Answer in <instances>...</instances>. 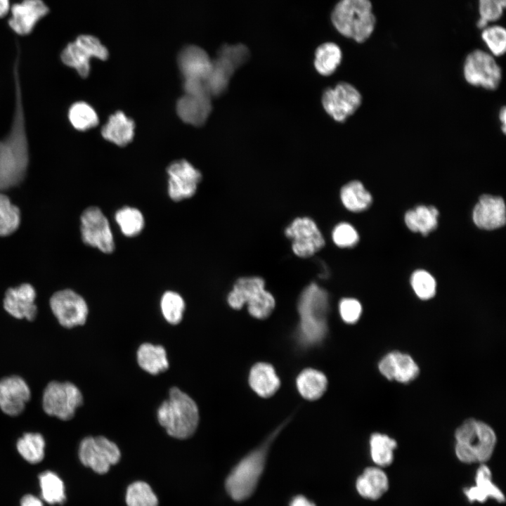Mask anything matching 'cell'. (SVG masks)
Segmentation results:
<instances>
[{"label":"cell","instance_id":"8fae6325","mask_svg":"<svg viewBox=\"0 0 506 506\" xmlns=\"http://www.w3.org/2000/svg\"><path fill=\"white\" fill-rule=\"evenodd\" d=\"M109 56L107 48L96 37L81 34L68 43L60 54L61 61L73 68L82 78H86L91 70L90 60L96 58L105 60Z\"/></svg>","mask_w":506,"mask_h":506},{"label":"cell","instance_id":"277c9868","mask_svg":"<svg viewBox=\"0 0 506 506\" xmlns=\"http://www.w3.org/2000/svg\"><path fill=\"white\" fill-rule=\"evenodd\" d=\"M455 453L466 464L484 463L492 456L497 436L487 423L474 419L465 420L455 432Z\"/></svg>","mask_w":506,"mask_h":506},{"label":"cell","instance_id":"9c48e42d","mask_svg":"<svg viewBox=\"0 0 506 506\" xmlns=\"http://www.w3.org/2000/svg\"><path fill=\"white\" fill-rule=\"evenodd\" d=\"M83 404L79 389L70 382L51 381L42 394V408L45 413L60 420H70L76 410Z\"/></svg>","mask_w":506,"mask_h":506},{"label":"cell","instance_id":"30bf717a","mask_svg":"<svg viewBox=\"0 0 506 506\" xmlns=\"http://www.w3.org/2000/svg\"><path fill=\"white\" fill-rule=\"evenodd\" d=\"M462 74L469 84L494 91L498 88L502 78V72L493 56L489 52L475 49L467 54Z\"/></svg>","mask_w":506,"mask_h":506},{"label":"cell","instance_id":"ab89813d","mask_svg":"<svg viewBox=\"0 0 506 506\" xmlns=\"http://www.w3.org/2000/svg\"><path fill=\"white\" fill-rule=\"evenodd\" d=\"M160 309L163 317L169 323L177 325L182 320L186 304L179 293L169 290L161 297Z\"/></svg>","mask_w":506,"mask_h":506},{"label":"cell","instance_id":"7dc6e473","mask_svg":"<svg viewBox=\"0 0 506 506\" xmlns=\"http://www.w3.org/2000/svg\"><path fill=\"white\" fill-rule=\"evenodd\" d=\"M20 506H43V504L37 497L31 494H27L22 498Z\"/></svg>","mask_w":506,"mask_h":506},{"label":"cell","instance_id":"f546056e","mask_svg":"<svg viewBox=\"0 0 506 506\" xmlns=\"http://www.w3.org/2000/svg\"><path fill=\"white\" fill-rule=\"evenodd\" d=\"M438 216L436 207L420 205L406 213L405 222L410 231L427 235L436 228Z\"/></svg>","mask_w":506,"mask_h":506},{"label":"cell","instance_id":"f907efd6","mask_svg":"<svg viewBox=\"0 0 506 506\" xmlns=\"http://www.w3.org/2000/svg\"><path fill=\"white\" fill-rule=\"evenodd\" d=\"M11 7L10 0H0V18L8 14Z\"/></svg>","mask_w":506,"mask_h":506},{"label":"cell","instance_id":"e0dca14e","mask_svg":"<svg viewBox=\"0 0 506 506\" xmlns=\"http://www.w3.org/2000/svg\"><path fill=\"white\" fill-rule=\"evenodd\" d=\"M168 193L175 202L193 197L202 180V174L185 160H177L167 168Z\"/></svg>","mask_w":506,"mask_h":506},{"label":"cell","instance_id":"7c38bea8","mask_svg":"<svg viewBox=\"0 0 506 506\" xmlns=\"http://www.w3.org/2000/svg\"><path fill=\"white\" fill-rule=\"evenodd\" d=\"M79 458L84 466L102 474L119 461L121 453L117 446L105 436H87L80 442Z\"/></svg>","mask_w":506,"mask_h":506},{"label":"cell","instance_id":"4dcf8cb0","mask_svg":"<svg viewBox=\"0 0 506 506\" xmlns=\"http://www.w3.org/2000/svg\"><path fill=\"white\" fill-rule=\"evenodd\" d=\"M340 198L344 206L353 212L365 210L372 201L370 192L357 180L349 181L342 186Z\"/></svg>","mask_w":506,"mask_h":506},{"label":"cell","instance_id":"681fc988","mask_svg":"<svg viewBox=\"0 0 506 506\" xmlns=\"http://www.w3.org/2000/svg\"><path fill=\"white\" fill-rule=\"evenodd\" d=\"M498 119L501 124L500 128L504 134L506 133V108L502 106L498 112Z\"/></svg>","mask_w":506,"mask_h":506},{"label":"cell","instance_id":"3957f363","mask_svg":"<svg viewBox=\"0 0 506 506\" xmlns=\"http://www.w3.org/2000/svg\"><path fill=\"white\" fill-rule=\"evenodd\" d=\"M157 420L167 433L178 439L190 437L199 423V410L196 403L186 393L171 387L169 398L157 409Z\"/></svg>","mask_w":506,"mask_h":506},{"label":"cell","instance_id":"60d3db41","mask_svg":"<svg viewBox=\"0 0 506 506\" xmlns=\"http://www.w3.org/2000/svg\"><path fill=\"white\" fill-rule=\"evenodd\" d=\"M127 506H158V499L150 486L143 481L129 486L126 493Z\"/></svg>","mask_w":506,"mask_h":506},{"label":"cell","instance_id":"4316f807","mask_svg":"<svg viewBox=\"0 0 506 506\" xmlns=\"http://www.w3.org/2000/svg\"><path fill=\"white\" fill-rule=\"evenodd\" d=\"M134 129V122L124 112L117 111L110 116L101 129V135L118 146H125L132 141Z\"/></svg>","mask_w":506,"mask_h":506},{"label":"cell","instance_id":"484cf974","mask_svg":"<svg viewBox=\"0 0 506 506\" xmlns=\"http://www.w3.org/2000/svg\"><path fill=\"white\" fill-rule=\"evenodd\" d=\"M356 487L363 498L378 500L388 491L389 479L380 467H369L358 477Z\"/></svg>","mask_w":506,"mask_h":506},{"label":"cell","instance_id":"ac0fdd59","mask_svg":"<svg viewBox=\"0 0 506 506\" xmlns=\"http://www.w3.org/2000/svg\"><path fill=\"white\" fill-rule=\"evenodd\" d=\"M30 398V389L22 377L11 375L0 379V409L6 415H20Z\"/></svg>","mask_w":506,"mask_h":506},{"label":"cell","instance_id":"5bb4252c","mask_svg":"<svg viewBox=\"0 0 506 506\" xmlns=\"http://www.w3.org/2000/svg\"><path fill=\"white\" fill-rule=\"evenodd\" d=\"M321 100L323 108L332 118L344 122L359 108L362 96L354 86L341 82L333 88L326 89Z\"/></svg>","mask_w":506,"mask_h":506},{"label":"cell","instance_id":"d6a6232c","mask_svg":"<svg viewBox=\"0 0 506 506\" xmlns=\"http://www.w3.org/2000/svg\"><path fill=\"white\" fill-rule=\"evenodd\" d=\"M370 453L373 462L379 467L389 466L394 461L397 442L387 434L375 432L370 438Z\"/></svg>","mask_w":506,"mask_h":506},{"label":"cell","instance_id":"ffe728a7","mask_svg":"<svg viewBox=\"0 0 506 506\" xmlns=\"http://www.w3.org/2000/svg\"><path fill=\"white\" fill-rule=\"evenodd\" d=\"M378 370L387 379L403 384L415 380L420 374V368L413 358L399 351L385 354L378 363Z\"/></svg>","mask_w":506,"mask_h":506},{"label":"cell","instance_id":"603a6c76","mask_svg":"<svg viewBox=\"0 0 506 506\" xmlns=\"http://www.w3.org/2000/svg\"><path fill=\"white\" fill-rule=\"evenodd\" d=\"M473 221L476 226L486 230L504 226L506 212L503 199L499 196L482 195L474 208Z\"/></svg>","mask_w":506,"mask_h":506},{"label":"cell","instance_id":"74e56055","mask_svg":"<svg viewBox=\"0 0 506 506\" xmlns=\"http://www.w3.org/2000/svg\"><path fill=\"white\" fill-rule=\"evenodd\" d=\"M41 495L49 504H63L65 500L64 484L60 477L51 471L42 472L39 476Z\"/></svg>","mask_w":506,"mask_h":506},{"label":"cell","instance_id":"d4e9b609","mask_svg":"<svg viewBox=\"0 0 506 506\" xmlns=\"http://www.w3.org/2000/svg\"><path fill=\"white\" fill-rule=\"evenodd\" d=\"M464 492L471 502H484L488 498L498 502L505 500L503 493L492 481L491 469L484 463L481 464L476 470L475 485L465 488Z\"/></svg>","mask_w":506,"mask_h":506},{"label":"cell","instance_id":"7402d4cb","mask_svg":"<svg viewBox=\"0 0 506 506\" xmlns=\"http://www.w3.org/2000/svg\"><path fill=\"white\" fill-rule=\"evenodd\" d=\"M35 298L34 288L30 284L24 283L6 290L4 299V308L15 318H25L32 321L37 315Z\"/></svg>","mask_w":506,"mask_h":506},{"label":"cell","instance_id":"5b68a950","mask_svg":"<svg viewBox=\"0 0 506 506\" xmlns=\"http://www.w3.org/2000/svg\"><path fill=\"white\" fill-rule=\"evenodd\" d=\"M283 427L284 424L275 429L262 445L242 458L228 476L226 489L233 500H244L252 494L264 469L268 448Z\"/></svg>","mask_w":506,"mask_h":506},{"label":"cell","instance_id":"2e32d148","mask_svg":"<svg viewBox=\"0 0 506 506\" xmlns=\"http://www.w3.org/2000/svg\"><path fill=\"white\" fill-rule=\"evenodd\" d=\"M50 306L60 325L65 328L82 325L86 321L89 313L86 302L72 290L55 292L50 299Z\"/></svg>","mask_w":506,"mask_h":506},{"label":"cell","instance_id":"7bdbcfd3","mask_svg":"<svg viewBox=\"0 0 506 506\" xmlns=\"http://www.w3.org/2000/svg\"><path fill=\"white\" fill-rule=\"evenodd\" d=\"M505 6L506 0H479L480 18L477 22V27L483 30L489 22L500 19Z\"/></svg>","mask_w":506,"mask_h":506},{"label":"cell","instance_id":"f6af8a7d","mask_svg":"<svg viewBox=\"0 0 506 506\" xmlns=\"http://www.w3.org/2000/svg\"><path fill=\"white\" fill-rule=\"evenodd\" d=\"M332 240L339 247H352L357 244L359 236L356 229L348 223L337 224L332 231Z\"/></svg>","mask_w":506,"mask_h":506},{"label":"cell","instance_id":"44dd1931","mask_svg":"<svg viewBox=\"0 0 506 506\" xmlns=\"http://www.w3.org/2000/svg\"><path fill=\"white\" fill-rule=\"evenodd\" d=\"M177 62L184 79L205 83L212 69V59L204 49L195 45L181 49Z\"/></svg>","mask_w":506,"mask_h":506},{"label":"cell","instance_id":"d590c367","mask_svg":"<svg viewBox=\"0 0 506 506\" xmlns=\"http://www.w3.org/2000/svg\"><path fill=\"white\" fill-rule=\"evenodd\" d=\"M115 219L122 234L129 238L140 234L145 226L141 212L129 206L118 209L115 214Z\"/></svg>","mask_w":506,"mask_h":506},{"label":"cell","instance_id":"c3c4849f","mask_svg":"<svg viewBox=\"0 0 506 506\" xmlns=\"http://www.w3.org/2000/svg\"><path fill=\"white\" fill-rule=\"evenodd\" d=\"M290 506H316L312 502L302 495L296 496L291 502Z\"/></svg>","mask_w":506,"mask_h":506},{"label":"cell","instance_id":"ee69618b","mask_svg":"<svg viewBox=\"0 0 506 506\" xmlns=\"http://www.w3.org/2000/svg\"><path fill=\"white\" fill-rule=\"evenodd\" d=\"M410 283L415 294L422 299H429L436 293V281L424 270L415 271L411 275Z\"/></svg>","mask_w":506,"mask_h":506},{"label":"cell","instance_id":"e575fe53","mask_svg":"<svg viewBox=\"0 0 506 506\" xmlns=\"http://www.w3.org/2000/svg\"><path fill=\"white\" fill-rule=\"evenodd\" d=\"M45 447V439L40 433H25L16 443L19 454L32 464L38 463L44 459Z\"/></svg>","mask_w":506,"mask_h":506},{"label":"cell","instance_id":"8d00e7d4","mask_svg":"<svg viewBox=\"0 0 506 506\" xmlns=\"http://www.w3.org/2000/svg\"><path fill=\"white\" fill-rule=\"evenodd\" d=\"M68 119L71 125L81 131L91 129L99 122L96 110L84 101L75 102L70 107Z\"/></svg>","mask_w":506,"mask_h":506},{"label":"cell","instance_id":"83f0119b","mask_svg":"<svg viewBox=\"0 0 506 506\" xmlns=\"http://www.w3.org/2000/svg\"><path fill=\"white\" fill-rule=\"evenodd\" d=\"M249 383L259 396L264 398L273 395L280 384L273 367L266 363L253 365L249 372Z\"/></svg>","mask_w":506,"mask_h":506},{"label":"cell","instance_id":"9a60e30c","mask_svg":"<svg viewBox=\"0 0 506 506\" xmlns=\"http://www.w3.org/2000/svg\"><path fill=\"white\" fill-rule=\"evenodd\" d=\"M286 237L292 240L294 253L308 258L325 245L324 238L315 221L309 217H298L285 228Z\"/></svg>","mask_w":506,"mask_h":506},{"label":"cell","instance_id":"f35d334b","mask_svg":"<svg viewBox=\"0 0 506 506\" xmlns=\"http://www.w3.org/2000/svg\"><path fill=\"white\" fill-rule=\"evenodd\" d=\"M20 223L19 208L11 203L7 195L0 193V236L14 233Z\"/></svg>","mask_w":506,"mask_h":506},{"label":"cell","instance_id":"bcb514c9","mask_svg":"<svg viewBox=\"0 0 506 506\" xmlns=\"http://www.w3.org/2000/svg\"><path fill=\"white\" fill-rule=\"evenodd\" d=\"M339 309L342 320L349 324L357 322L362 312L361 303L353 298L342 299L339 302Z\"/></svg>","mask_w":506,"mask_h":506},{"label":"cell","instance_id":"cb8c5ba5","mask_svg":"<svg viewBox=\"0 0 506 506\" xmlns=\"http://www.w3.org/2000/svg\"><path fill=\"white\" fill-rule=\"evenodd\" d=\"M212 108V96L209 94L185 93L176 103V112L180 119L195 126H202L206 122Z\"/></svg>","mask_w":506,"mask_h":506},{"label":"cell","instance_id":"f1b7e54d","mask_svg":"<svg viewBox=\"0 0 506 506\" xmlns=\"http://www.w3.org/2000/svg\"><path fill=\"white\" fill-rule=\"evenodd\" d=\"M136 356L138 365L151 375H157L169 368L166 350L161 345L143 343L138 347Z\"/></svg>","mask_w":506,"mask_h":506},{"label":"cell","instance_id":"6da1fadb","mask_svg":"<svg viewBox=\"0 0 506 506\" xmlns=\"http://www.w3.org/2000/svg\"><path fill=\"white\" fill-rule=\"evenodd\" d=\"M17 56L13 70L15 105L12 123L7 134L0 140V191L17 186L24 180L30 161Z\"/></svg>","mask_w":506,"mask_h":506},{"label":"cell","instance_id":"d6986e66","mask_svg":"<svg viewBox=\"0 0 506 506\" xmlns=\"http://www.w3.org/2000/svg\"><path fill=\"white\" fill-rule=\"evenodd\" d=\"M10 28L20 36L30 34L39 21L49 12L42 0H22L11 7Z\"/></svg>","mask_w":506,"mask_h":506},{"label":"cell","instance_id":"ba28073f","mask_svg":"<svg viewBox=\"0 0 506 506\" xmlns=\"http://www.w3.org/2000/svg\"><path fill=\"white\" fill-rule=\"evenodd\" d=\"M248 48L242 44H224L212 60V69L205 82L212 97L223 94L228 86L235 70L247 62L249 58Z\"/></svg>","mask_w":506,"mask_h":506},{"label":"cell","instance_id":"52a82bcc","mask_svg":"<svg viewBox=\"0 0 506 506\" xmlns=\"http://www.w3.org/2000/svg\"><path fill=\"white\" fill-rule=\"evenodd\" d=\"M227 301L237 310L247 304L249 314L257 319L268 317L275 305L273 296L265 290L264 280L257 276L238 278L228 294Z\"/></svg>","mask_w":506,"mask_h":506},{"label":"cell","instance_id":"7a4b0ae2","mask_svg":"<svg viewBox=\"0 0 506 506\" xmlns=\"http://www.w3.org/2000/svg\"><path fill=\"white\" fill-rule=\"evenodd\" d=\"M328 311L327 292L314 283L305 287L298 301L299 323L296 337L301 346H316L325 338Z\"/></svg>","mask_w":506,"mask_h":506},{"label":"cell","instance_id":"b9f144b4","mask_svg":"<svg viewBox=\"0 0 506 506\" xmlns=\"http://www.w3.org/2000/svg\"><path fill=\"white\" fill-rule=\"evenodd\" d=\"M481 38L486 44L490 53L501 56L506 51V31L503 27L493 25L483 29Z\"/></svg>","mask_w":506,"mask_h":506},{"label":"cell","instance_id":"836d02e7","mask_svg":"<svg viewBox=\"0 0 506 506\" xmlns=\"http://www.w3.org/2000/svg\"><path fill=\"white\" fill-rule=\"evenodd\" d=\"M342 53L339 46L332 42L320 45L315 51L314 67L321 75L333 74L342 62Z\"/></svg>","mask_w":506,"mask_h":506},{"label":"cell","instance_id":"4fadbf2b","mask_svg":"<svg viewBox=\"0 0 506 506\" xmlns=\"http://www.w3.org/2000/svg\"><path fill=\"white\" fill-rule=\"evenodd\" d=\"M80 221L82 239L84 244L105 254L113 252L115 245L110 223L100 208L94 206L86 208L82 212Z\"/></svg>","mask_w":506,"mask_h":506},{"label":"cell","instance_id":"1f68e13d","mask_svg":"<svg viewBox=\"0 0 506 506\" xmlns=\"http://www.w3.org/2000/svg\"><path fill=\"white\" fill-rule=\"evenodd\" d=\"M325 375L315 369L304 370L297 378V387L299 394L307 400H316L322 396L327 389Z\"/></svg>","mask_w":506,"mask_h":506},{"label":"cell","instance_id":"8992f818","mask_svg":"<svg viewBox=\"0 0 506 506\" xmlns=\"http://www.w3.org/2000/svg\"><path fill=\"white\" fill-rule=\"evenodd\" d=\"M331 21L342 35L363 43L372 34L376 18L370 0H339L332 11Z\"/></svg>","mask_w":506,"mask_h":506}]
</instances>
